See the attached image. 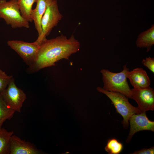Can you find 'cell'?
Returning a JSON list of instances; mask_svg holds the SVG:
<instances>
[{
    "label": "cell",
    "instance_id": "7",
    "mask_svg": "<svg viewBox=\"0 0 154 154\" xmlns=\"http://www.w3.org/2000/svg\"><path fill=\"white\" fill-rule=\"evenodd\" d=\"M0 93L9 107L15 112H21L26 96L22 90L17 86L13 78L7 88Z\"/></svg>",
    "mask_w": 154,
    "mask_h": 154
},
{
    "label": "cell",
    "instance_id": "15",
    "mask_svg": "<svg viewBox=\"0 0 154 154\" xmlns=\"http://www.w3.org/2000/svg\"><path fill=\"white\" fill-rule=\"evenodd\" d=\"M13 133L4 128H0V154H9L10 140Z\"/></svg>",
    "mask_w": 154,
    "mask_h": 154
},
{
    "label": "cell",
    "instance_id": "11",
    "mask_svg": "<svg viewBox=\"0 0 154 154\" xmlns=\"http://www.w3.org/2000/svg\"><path fill=\"white\" fill-rule=\"evenodd\" d=\"M127 77L134 88H143L150 86V79L146 72L142 68H136L131 71H128Z\"/></svg>",
    "mask_w": 154,
    "mask_h": 154
},
{
    "label": "cell",
    "instance_id": "1",
    "mask_svg": "<svg viewBox=\"0 0 154 154\" xmlns=\"http://www.w3.org/2000/svg\"><path fill=\"white\" fill-rule=\"evenodd\" d=\"M80 42L73 35L68 38L63 35L50 39L46 38L41 43L36 58L29 66V70L34 72L55 65L61 59H69L72 54L80 49Z\"/></svg>",
    "mask_w": 154,
    "mask_h": 154
},
{
    "label": "cell",
    "instance_id": "9",
    "mask_svg": "<svg viewBox=\"0 0 154 154\" xmlns=\"http://www.w3.org/2000/svg\"><path fill=\"white\" fill-rule=\"evenodd\" d=\"M129 122L130 130L126 141L129 143L133 135L136 132L143 130L154 131V121L150 120L145 112L132 115L130 118Z\"/></svg>",
    "mask_w": 154,
    "mask_h": 154
},
{
    "label": "cell",
    "instance_id": "16",
    "mask_svg": "<svg viewBox=\"0 0 154 154\" xmlns=\"http://www.w3.org/2000/svg\"><path fill=\"white\" fill-rule=\"evenodd\" d=\"M15 112L7 105L0 93V128L6 120L13 117Z\"/></svg>",
    "mask_w": 154,
    "mask_h": 154
},
{
    "label": "cell",
    "instance_id": "19",
    "mask_svg": "<svg viewBox=\"0 0 154 154\" xmlns=\"http://www.w3.org/2000/svg\"><path fill=\"white\" fill-rule=\"evenodd\" d=\"M142 63L153 73H154V58H151L150 57H146L145 59L142 60Z\"/></svg>",
    "mask_w": 154,
    "mask_h": 154
},
{
    "label": "cell",
    "instance_id": "4",
    "mask_svg": "<svg viewBox=\"0 0 154 154\" xmlns=\"http://www.w3.org/2000/svg\"><path fill=\"white\" fill-rule=\"evenodd\" d=\"M0 18L13 28H29V22L21 15L17 0H0Z\"/></svg>",
    "mask_w": 154,
    "mask_h": 154
},
{
    "label": "cell",
    "instance_id": "5",
    "mask_svg": "<svg viewBox=\"0 0 154 154\" xmlns=\"http://www.w3.org/2000/svg\"><path fill=\"white\" fill-rule=\"evenodd\" d=\"M62 17L58 9L57 0H53L47 8L41 19L42 33L36 40L40 45L52 29L57 26Z\"/></svg>",
    "mask_w": 154,
    "mask_h": 154
},
{
    "label": "cell",
    "instance_id": "12",
    "mask_svg": "<svg viewBox=\"0 0 154 154\" xmlns=\"http://www.w3.org/2000/svg\"><path fill=\"white\" fill-rule=\"evenodd\" d=\"M53 0H37L36 6L33 9L31 17L33 21L35 29L40 36L42 33L41 25L42 18L47 8L52 2Z\"/></svg>",
    "mask_w": 154,
    "mask_h": 154
},
{
    "label": "cell",
    "instance_id": "8",
    "mask_svg": "<svg viewBox=\"0 0 154 154\" xmlns=\"http://www.w3.org/2000/svg\"><path fill=\"white\" fill-rule=\"evenodd\" d=\"M131 98L138 104L141 112L154 110V90L150 86L143 88L131 89Z\"/></svg>",
    "mask_w": 154,
    "mask_h": 154
},
{
    "label": "cell",
    "instance_id": "18",
    "mask_svg": "<svg viewBox=\"0 0 154 154\" xmlns=\"http://www.w3.org/2000/svg\"><path fill=\"white\" fill-rule=\"evenodd\" d=\"M13 78L0 69V92L5 89Z\"/></svg>",
    "mask_w": 154,
    "mask_h": 154
},
{
    "label": "cell",
    "instance_id": "3",
    "mask_svg": "<svg viewBox=\"0 0 154 154\" xmlns=\"http://www.w3.org/2000/svg\"><path fill=\"white\" fill-rule=\"evenodd\" d=\"M97 90L99 92L106 95L111 101L117 112L123 118L122 123L124 128H128L129 120L132 115L141 112L138 107H134L130 103L128 98L124 95L117 92L108 91L100 87H98Z\"/></svg>",
    "mask_w": 154,
    "mask_h": 154
},
{
    "label": "cell",
    "instance_id": "17",
    "mask_svg": "<svg viewBox=\"0 0 154 154\" xmlns=\"http://www.w3.org/2000/svg\"><path fill=\"white\" fill-rule=\"evenodd\" d=\"M123 149V144L115 138L108 139L105 148V151L109 154H119Z\"/></svg>",
    "mask_w": 154,
    "mask_h": 154
},
{
    "label": "cell",
    "instance_id": "14",
    "mask_svg": "<svg viewBox=\"0 0 154 154\" xmlns=\"http://www.w3.org/2000/svg\"><path fill=\"white\" fill-rule=\"evenodd\" d=\"M21 15L29 22L33 21L31 17L32 6L37 0H17Z\"/></svg>",
    "mask_w": 154,
    "mask_h": 154
},
{
    "label": "cell",
    "instance_id": "2",
    "mask_svg": "<svg viewBox=\"0 0 154 154\" xmlns=\"http://www.w3.org/2000/svg\"><path fill=\"white\" fill-rule=\"evenodd\" d=\"M129 70L126 65L123 66L122 70L115 73L102 69L100 71L103 83V88L105 90L122 94L131 98V91L127 81V74Z\"/></svg>",
    "mask_w": 154,
    "mask_h": 154
},
{
    "label": "cell",
    "instance_id": "6",
    "mask_svg": "<svg viewBox=\"0 0 154 154\" xmlns=\"http://www.w3.org/2000/svg\"><path fill=\"white\" fill-rule=\"evenodd\" d=\"M7 44L29 66L35 60L40 45L36 41L33 42H29L21 40H12L8 41Z\"/></svg>",
    "mask_w": 154,
    "mask_h": 154
},
{
    "label": "cell",
    "instance_id": "10",
    "mask_svg": "<svg viewBox=\"0 0 154 154\" xmlns=\"http://www.w3.org/2000/svg\"><path fill=\"white\" fill-rule=\"evenodd\" d=\"M42 152L30 142L13 135L11 137L9 154H40Z\"/></svg>",
    "mask_w": 154,
    "mask_h": 154
},
{
    "label": "cell",
    "instance_id": "13",
    "mask_svg": "<svg viewBox=\"0 0 154 154\" xmlns=\"http://www.w3.org/2000/svg\"><path fill=\"white\" fill-rule=\"evenodd\" d=\"M154 44V25L147 31L141 33L137 39L136 44L139 48H146L149 51Z\"/></svg>",
    "mask_w": 154,
    "mask_h": 154
},
{
    "label": "cell",
    "instance_id": "20",
    "mask_svg": "<svg viewBox=\"0 0 154 154\" xmlns=\"http://www.w3.org/2000/svg\"><path fill=\"white\" fill-rule=\"evenodd\" d=\"M154 153V147L153 146L149 148H143L140 150L134 151L132 154H153Z\"/></svg>",
    "mask_w": 154,
    "mask_h": 154
}]
</instances>
